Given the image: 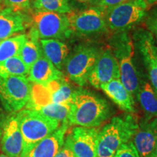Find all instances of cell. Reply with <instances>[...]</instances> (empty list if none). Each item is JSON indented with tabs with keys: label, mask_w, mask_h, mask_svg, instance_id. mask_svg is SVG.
<instances>
[{
	"label": "cell",
	"mask_w": 157,
	"mask_h": 157,
	"mask_svg": "<svg viewBox=\"0 0 157 157\" xmlns=\"http://www.w3.org/2000/svg\"><path fill=\"white\" fill-rule=\"evenodd\" d=\"M113 113L112 108L104 98L79 88L74 91L67 123L69 126L96 127L109 119Z\"/></svg>",
	"instance_id": "cell-1"
},
{
	"label": "cell",
	"mask_w": 157,
	"mask_h": 157,
	"mask_svg": "<svg viewBox=\"0 0 157 157\" xmlns=\"http://www.w3.org/2000/svg\"><path fill=\"white\" fill-rule=\"evenodd\" d=\"M138 127L133 113L116 117L99 132L96 157H111L124 143L129 142Z\"/></svg>",
	"instance_id": "cell-2"
},
{
	"label": "cell",
	"mask_w": 157,
	"mask_h": 157,
	"mask_svg": "<svg viewBox=\"0 0 157 157\" xmlns=\"http://www.w3.org/2000/svg\"><path fill=\"white\" fill-rule=\"evenodd\" d=\"M17 116L23 141L21 157L25 156L37 143L52 134L60 126L58 121L33 109L25 108L17 112Z\"/></svg>",
	"instance_id": "cell-3"
},
{
	"label": "cell",
	"mask_w": 157,
	"mask_h": 157,
	"mask_svg": "<svg viewBox=\"0 0 157 157\" xmlns=\"http://www.w3.org/2000/svg\"><path fill=\"white\" fill-rule=\"evenodd\" d=\"M31 19L32 27L28 37L34 40L64 39L73 32L66 14L36 10Z\"/></svg>",
	"instance_id": "cell-4"
},
{
	"label": "cell",
	"mask_w": 157,
	"mask_h": 157,
	"mask_svg": "<svg viewBox=\"0 0 157 157\" xmlns=\"http://www.w3.org/2000/svg\"><path fill=\"white\" fill-rule=\"evenodd\" d=\"M100 52L93 45L80 44L76 47L68 55L64 64L68 78L80 87L86 85Z\"/></svg>",
	"instance_id": "cell-5"
},
{
	"label": "cell",
	"mask_w": 157,
	"mask_h": 157,
	"mask_svg": "<svg viewBox=\"0 0 157 157\" xmlns=\"http://www.w3.org/2000/svg\"><path fill=\"white\" fill-rule=\"evenodd\" d=\"M32 86L24 76H0V101L5 111L17 113L31 98Z\"/></svg>",
	"instance_id": "cell-6"
},
{
	"label": "cell",
	"mask_w": 157,
	"mask_h": 157,
	"mask_svg": "<svg viewBox=\"0 0 157 157\" xmlns=\"http://www.w3.org/2000/svg\"><path fill=\"white\" fill-rule=\"evenodd\" d=\"M115 43L113 54L117 58L119 65L121 83L134 96H137L141 86L139 74L133 63L134 48L133 43L126 34L121 35Z\"/></svg>",
	"instance_id": "cell-7"
},
{
	"label": "cell",
	"mask_w": 157,
	"mask_h": 157,
	"mask_svg": "<svg viewBox=\"0 0 157 157\" xmlns=\"http://www.w3.org/2000/svg\"><path fill=\"white\" fill-rule=\"evenodd\" d=\"M151 0H130L108 10L107 27L115 31H124L140 22L146 15Z\"/></svg>",
	"instance_id": "cell-8"
},
{
	"label": "cell",
	"mask_w": 157,
	"mask_h": 157,
	"mask_svg": "<svg viewBox=\"0 0 157 157\" xmlns=\"http://www.w3.org/2000/svg\"><path fill=\"white\" fill-rule=\"evenodd\" d=\"M72 31L84 35L99 34L107 27L105 10L100 7H90L82 12L68 14Z\"/></svg>",
	"instance_id": "cell-9"
},
{
	"label": "cell",
	"mask_w": 157,
	"mask_h": 157,
	"mask_svg": "<svg viewBox=\"0 0 157 157\" xmlns=\"http://www.w3.org/2000/svg\"><path fill=\"white\" fill-rule=\"evenodd\" d=\"M99 132L95 127L76 126L65 140L69 144L74 157H96Z\"/></svg>",
	"instance_id": "cell-10"
},
{
	"label": "cell",
	"mask_w": 157,
	"mask_h": 157,
	"mask_svg": "<svg viewBox=\"0 0 157 157\" xmlns=\"http://www.w3.org/2000/svg\"><path fill=\"white\" fill-rule=\"evenodd\" d=\"M119 78L120 71L117 58L109 49L101 51L88 82L96 89H101L102 84Z\"/></svg>",
	"instance_id": "cell-11"
},
{
	"label": "cell",
	"mask_w": 157,
	"mask_h": 157,
	"mask_svg": "<svg viewBox=\"0 0 157 157\" xmlns=\"http://www.w3.org/2000/svg\"><path fill=\"white\" fill-rule=\"evenodd\" d=\"M135 46L142 56L151 84L157 93V44L150 31L139 29L135 32Z\"/></svg>",
	"instance_id": "cell-12"
},
{
	"label": "cell",
	"mask_w": 157,
	"mask_h": 157,
	"mask_svg": "<svg viewBox=\"0 0 157 157\" xmlns=\"http://www.w3.org/2000/svg\"><path fill=\"white\" fill-rule=\"evenodd\" d=\"M23 137L20 129L17 113H10L2 125L1 148L9 157H21L23 151Z\"/></svg>",
	"instance_id": "cell-13"
},
{
	"label": "cell",
	"mask_w": 157,
	"mask_h": 157,
	"mask_svg": "<svg viewBox=\"0 0 157 157\" xmlns=\"http://www.w3.org/2000/svg\"><path fill=\"white\" fill-rule=\"evenodd\" d=\"M133 143L140 157H147L157 145V117H148L138 122Z\"/></svg>",
	"instance_id": "cell-14"
},
{
	"label": "cell",
	"mask_w": 157,
	"mask_h": 157,
	"mask_svg": "<svg viewBox=\"0 0 157 157\" xmlns=\"http://www.w3.org/2000/svg\"><path fill=\"white\" fill-rule=\"evenodd\" d=\"M32 19L24 12L6 7L0 10V41L29 28Z\"/></svg>",
	"instance_id": "cell-15"
},
{
	"label": "cell",
	"mask_w": 157,
	"mask_h": 157,
	"mask_svg": "<svg viewBox=\"0 0 157 157\" xmlns=\"http://www.w3.org/2000/svg\"><path fill=\"white\" fill-rule=\"evenodd\" d=\"M68 126L67 122L61 123L55 132L39 142L22 157H55L63 145Z\"/></svg>",
	"instance_id": "cell-16"
},
{
	"label": "cell",
	"mask_w": 157,
	"mask_h": 157,
	"mask_svg": "<svg viewBox=\"0 0 157 157\" xmlns=\"http://www.w3.org/2000/svg\"><path fill=\"white\" fill-rule=\"evenodd\" d=\"M101 89L119 109L129 113H135L134 96L127 90L119 78L102 84Z\"/></svg>",
	"instance_id": "cell-17"
},
{
	"label": "cell",
	"mask_w": 157,
	"mask_h": 157,
	"mask_svg": "<svg viewBox=\"0 0 157 157\" xmlns=\"http://www.w3.org/2000/svg\"><path fill=\"white\" fill-rule=\"evenodd\" d=\"M64 77L61 71L58 70L44 55L29 68L28 80L36 84H46L49 82Z\"/></svg>",
	"instance_id": "cell-18"
},
{
	"label": "cell",
	"mask_w": 157,
	"mask_h": 157,
	"mask_svg": "<svg viewBox=\"0 0 157 157\" xmlns=\"http://www.w3.org/2000/svg\"><path fill=\"white\" fill-rule=\"evenodd\" d=\"M42 53L58 70L63 69L64 64L70 50L63 42L56 39L39 40Z\"/></svg>",
	"instance_id": "cell-19"
},
{
	"label": "cell",
	"mask_w": 157,
	"mask_h": 157,
	"mask_svg": "<svg viewBox=\"0 0 157 157\" xmlns=\"http://www.w3.org/2000/svg\"><path fill=\"white\" fill-rule=\"evenodd\" d=\"M137 98L148 117H157V93L147 82L141 84Z\"/></svg>",
	"instance_id": "cell-20"
},
{
	"label": "cell",
	"mask_w": 157,
	"mask_h": 157,
	"mask_svg": "<svg viewBox=\"0 0 157 157\" xmlns=\"http://www.w3.org/2000/svg\"><path fill=\"white\" fill-rule=\"evenodd\" d=\"M71 108V103H49L42 105L26 108L35 110L51 119H56L59 122H67V118Z\"/></svg>",
	"instance_id": "cell-21"
},
{
	"label": "cell",
	"mask_w": 157,
	"mask_h": 157,
	"mask_svg": "<svg viewBox=\"0 0 157 157\" xmlns=\"http://www.w3.org/2000/svg\"><path fill=\"white\" fill-rule=\"evenodd\" d=\"M29 68L18 56L0 63V76H24L29 75Z\"/></svg>",
	"instance_id": "cell-22"
},
{
	"label": "cell",
	"mask_w": 157,
	"mask_h": 157,
	"mask_svg": "<svg viewBox=\"0 0 157 157\" xmlns=\"http://www.w3.org/2000/svg\"><path fill=\"white\" fill-rule=\"evenodd\" d=\"M27 39V35L20 34L2 41L0 43V63L11 57L18 56Z\"/></svg>",
	"instance_id": "cell-23"
},
{
	"label": "cell",
	"mask_w": 157,
	"mask_h": 157,
	"mask_svg": "<svg viewBox=\"0 0 157 157\" xmlns=\"http://www.w3.org/2000/svg\"><path fill=\"white\" fill-rule=\"evenodd\" d=\"M42 55V51L39 41L29 39L28 37L20 50L18 56L30 68Z\"/></svg>",
	"instance_id": "cell-24"
},
{
	"label": "cell",
	"mask_w": 157,
	"mask_h": 157,
	"mask_svg": "<svg viewBox=\"0 0 157 157\" xmlns=\"http://www.w3.org/2000/svg\"><path fill=\"white\" fill-rule=\"evenodd\" d=\"M33 6L37 11L68 14L71 13L68 0H35Z\"/></svg>",
	"instance_id": "cell-25"
},
{
	"label": "cell",
	"mask_w": 157,
	"mask_h": 157,
	"mask_svg": "<svg viewBox=\"0 0 157 157\" xmlns=\"http://www.w3.org/2000/svg\"><path fill=\"white\" fill-rule=\"evenodd\" d=\"M114 155L117 157H140L136 147L132 141L130 140L121 145Z\"/></svg>",
	"instance_id": "cell-26"
},
{
	"label": "cell",
	"mask_w": 157,
	"mask_h": 157,
	"mask_svg": "<svg viewBox=\"0 0 157 157\" xmlns=\"http://www.w3.org/2000/svg\"><path fill=\"white\" fill-rule=\"evenodd\" d=\"M4 5L15 10L25 12L30 9V0H2Z\"/></svg>",
	"instance_id": "cell-27"
},
{
	"label": "cell",
	"mask_w": 157,
	"mask_h": 157,
	"mask_svg": "<svg viewBox=\"0 0 157 157\" xmlns=\"http://www.w3.org/2000/svg\"><path fill=\"white\" fill-rule=\"evenodd\" d=\"M146 24L148 31L154 35L157 39V8L153 10L148 15Z\"/></svg>",
	"instance_id": "cell-28"
},
{
	"label": "cell",
	"mask_w": 157,
	"mask_h": 157,
	"mask_svg": "<svg viewBox=\"0 0 157 157\" xmlns=\"http://www.w3.org/2000/svg\"><path fill=\"white\" fill-rule=\"evenodd\" d=\"M128 1L130 0H100L98 2V7H100L104 10L107 11L108 10L112 8L115 6L121 5Z\"/></svg>",
	"instance_id": "cell-29"
},
{
	"label": "cell",
	"mask_w": 157,
	"mask_h": 157,
	"mask_svg": "<svg viewBox=\"0 0 157 157\" xmlns=\"http://www.w3.org/2000/svg\"><path fill=\"white\" fill-rule=\"evenodd\" d=\"M55 157H74V153L72 151L69 144L66 140L64 141L62 148L59 150Z\"/></svg>",
	"instance_id": "cell-30"
},
{
	"label": "cell",
	"mask_w": 157,
	"mask_h": 157,
	"mask_svg": "<svg viewBox=\"0 0 157 157\" xmlns=\"http://www.w3.org/2000/svg\"><path fill=\"white\" fill-rule=\"evenodd\" d=\"M75 1L82 4H90V3H94L95 2H97L98 3L100 0H75Z\"/></svg>",
	"instance_id": "cell-31"
},
{
	"label": "cell",
	"mask_w": 157,
	"mask_h": 157,
	"mask_svg": "<svg viewBox=\"0 0 157 157\" xmlns=\"http://www.w3.org/2000/svg\"><path fill=\"white\" fill-rule=\"evenodd\" d=\"M147 157H157V145L154 148V150L152 151L151 153Z\"/></svg>",
	"instance_id": "cell-32"
},
{
	"label": "cell",
	"mask_w": 157,
	"mask_h": 157,
	"mask_svg": "<svg viewBox=\"0 0 157 157\" xmlns=\"http://www.w3.org/2000/svg\"><path fill=\"white\" fill-rule=\"evenodd\" d=\"M5 118H4L2 117V113L1 111H0V127H2L3 123H4V120H5Z\"/></svg>",
	"instance_id": "cell-33"
},
{
	"label": "cell",
	"mask_w": 157,
	"mask_h": 157,
	"mask_svg": "<svg viewBox=\"0 0 157 157\" xmlns=\"http://www.w3.org/2000/svg\"><path fill=\"white\" fill-rule=\"evenodd\" d=\"M2 127H0V138L2 137Z\"/></svg>",
	"instance_id": "cell-34"
},
{
	"label": "cell",
	"mask_w": 157,
	"mask_h": 157,
	"mask_svg": "<svg viewBox=\"0 0 157 157\" xmlns=\"http://www.w3.org/2000/svg\"><path fill=\"white\" fill-rule=\"evenodd\" d=\"M0 157H9V156H7V155H5V154H0Z\"/></svg>",
	"instance_id": "cell-35"
},
{
	"label": "cell",
	"mask_w": 157,
	"mask_h": 157,
	"mask_svg": "<svg viewBox=\"0 0 157 157\" xmlns=\"http://www.w3.org/2000/svg\"><path fill=\"white\" fill-rule=\"evenodd\" d=\"M111 157H117V156H116V155H113V156H111Z\"/></svg>",
	"instance_id": "cell-36"
},
{
	"label": "cell",
	"mask_w": 157,
	"mask_h": 157,
	"mask_svg": "<svg viewBox=\"0 0 157 157\" xmlns=\"http://www.w3.org/2000/svg\"><path fill=\"white\" fill-rule=\"evenodd\" d=\"M0 8H1V0H0Z\"/></svg>",
	"instance_id": "cell-37"
},
{
	"label": "cell",
	"mask_w": 157,
	"mask_h": 157,
	"mask_svg": "<svg viewBox=\"0 0 157 157\" xmlns=\"http://www.w3.org/2000/svg\"><path fill=\"white\" fill-rule=\"evenodd\" d=\"M1 42H2V41H0V43H1Z\"/></svg>",
	"instance_id": "cell-38"
},
{
	"label": "cell",
	"mask_w": 157,
	"mask_h": 157,
	"mask_svg": "<svg viewBox=\"0 0 157 157\" xmlns=\"http://www.w3.org/2000/svg\"><path fill=\"white\" fill-rule=\"evenodd\" d=\"M156 40H157V39H156ZM156 42H157V41H156Z\"/></svg>",
	"instance_id": "cell-39"
},
{
	"label": "cell",
	"mask_w": 157,
	"mask_h": 157,
	"mask_svg": "<svg viewBox=\"0 0 157 157\" xmlns=\"http://www.w3.org/2000/svg\"><path fill=\"white\" fill-rule=\"evenodd\" d=\"M34 1H35V0H34Z\"/></svg>",
	"instance_id": "cell-40"
}]
</instances>
